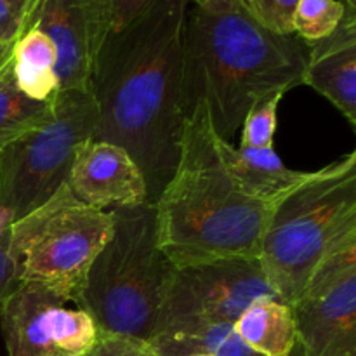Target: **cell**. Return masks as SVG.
<instances>
[{"label": "cell", "mask_w": 356, "mask_h": 356, "mask_svg": "<svg viewBox=\"0 0 356 356\" xmlns=\"http://www.w3.org/2000/svg\"><path fill=\"white\" fill-rule=\"evenodd\" d=\"M10 225L0 218V308L17 285L14 261L10 256Z\"/></svg>", "instance_id": "cb8c5ba5"}, {"label": "cell", "mask_w": 356, "mask_h": 356, "mask_svg": "<svg viewBox=\"0 0 356 356\" xmlns=\"http://www.w3.org/2000/svg\"><path fill=\"white\" fill-rule=\"evenodd\" d=\"M289 356H302V351H301V348H299V344H296L294 350H292V353Z\"/></svg>", "instance_id": "4316f807"}, {"label": "cell", "mask_w": 356, "mask_h": 356, "mask_svg": "<svg viewBox=\"0 0 356 356\" xmlns=\"http://www.w3.org/2000/svg\"><path fill=\"white\" fill-rule=\"evenodd\" d=\"M110 212L111 235L87 271L79 306L99 332L149 343L174 266L159 245L155 205Z\"/></svg>", "instance_id": "277c9868"}, {"label": "cell", "mask_w": 356, "mask_h": 356, "mask_svg": "<svg viewBox=\"0 0 356 356\" xmlns=\"http://www.w3.org/2000/svg\"><path fill=\"white\" fill-rule=\"evenodd\" d=\"M52 113L51 103H42L28 97L17 87L13 73V58L0 72V152L44 124Z\"/></svg>", "instance_id": "ac0fdd59"}, {"label": "cell", "mask_w": 356, "mask_h": 356, "mask_svg": "<svg viewBox=\"0 0 356 356\" xmlns=\"http://www.w3.org/2000/svg\"><path fill=\"white\" fill-rule=\"evenodd\" d=\"M344 13L343 0H299L292 17L294 35L306 45L323 40L339 26Z\"/></svg>", "instance_id": "d6986e66"}, {"label": "cell", "mask_w": 356, "mask_h": 356, "mask_svg": "<svg viewBox=\"0 0 356 356\" xmlns=\"http://www.w3.org/2000/svg\"><path fill=\"white\" fill-rule=\"evenodd\" d=\"M259 24L278 35H294L292 17L299 0H240Z\"/></svg>", "instance_id": "44dd1931"}, {"label": "cell", "mask_w": 356, "mask_h": 356, "mask_svg": "<svg viewBox=\"0 0 356 356\" xmlns=\"http://www.w3.org/2000/svg\"><path fill=\"white\" fill-rule=\"evenodd\" d=\"M58 51L47 35L28 26L13 44V73L17 87L28 97L51 103L59 92Z\"/></svg>", "instance_id": "2e32d148"}, {"label": "cell", "mask_w": 356, "mask_h": 356, "mask_svg": "<svg viewBox=\"0 0 356 356\" xmlns=\"http://www.w3.org/2000/svg\"><path fill=\"white\" fill-rule=\"evenodd\" d=\"M263 298L278 296L268 284L259 261L226 259L174 268L155 336L191 323H235L254 301Z\"/></svg>", "instance_id": "ba28073f"}, {"label": "cell", "mask_w": 356, "mask_h": 356, "mask_svg": "<svg viewBox=\"0 0 356 356\" xmlns=\"http://www.w3.org/2000/svg\"><path fill=\"white\" fill-rule=\"evenodd\" d=\"M188 0H153L111 30L97 56L89 92L99 118L92 139L127 149L155 204L179 159L188 118L183 38Z\"/></svg>", "instance_id": "6da1fadb"}, {"label": "cell", "mask_w": 356, "mask_h": 356, "mask_svg": "<svg viewBox=\"0 0 356 356\" xmlns=\"http://www.w3.org/2000/svg\"><path fill=\"white\" fill-rule=\"evenodd\" d=\"M113 228L110 211L90 207L58 188L45 204L10 225V256L17 284L47 289L79 305L87 271Z\"/></svg>", "instance_id": "8992f818"}, {"label": "cell", "mask_w": 356, "mask_h": 356, "mask_svg": "<svg viewBox=\"0 0 356 356\" xmlns=\"http://www.w3.org/2000/svg\"><path fill=\"white\" fill-rule=\"evenodd\" d=\"M292 315L302 356H356V235L316 266Z\"/></svg>", "instance_id": "9c48e42d"}, {"label": "cell", "mask_w": 356, "mask_h": 356, "mask_svg": "<svg viewBox=\"0 0 356 356\" xmlns=\"http://www.w3.org/2000/svg\"><path fill=\"white\" fill-rule=\"evenodd\" d=\"M302 83L329 99L356 127V10L346 9L334 33L308 45Z\"/></svg>", "instance_id": "4fadbf2b"}, {"label": "cell", "mask_w": 356, "mask_h": 356, "mask_svg": "<svg viewBox=\"0 0 356 356\" xmlns=\"http://www.w3.org/2000/svg\"><path fill=\"white\" fill-rule=\"evenodd\" d=\"M82 356H156L148 343L117 336V334L99 332L96 343Z\"/></svg>", "instance_id": "603a6c76"}, {"label": "cell", "mask_w": 356, "mask_h": 356, "mask_svg": "<svg viewBox=\"0 0 356 356\" xmlns=\"http://www.w3.org/2000/svg\"><path fill=\"white\" fill-rule=\"evenodd\" d=\"M284 94L277 92L256 101L249 113L243 118L242 145L266 148L273 146L275 132H277V113Z\"/></svg>", "instance_id": "ffe728a7"}, {"label": "cell", "mask_w": 356, "mask_h": 356, "mask_svg": "<svg viewBox=\"0 0 356 356\" xmlns=\"http://www.w3.org/2000/svg\"><path fill=\"white\" fill-rule=\"evenodd\" d=\"M10 58H13V44H6L0 40V72L9 65Z\"/></svg>", "instance_id": "484cf974"}, {"label": "cell", "mask_w": 356, "mask_h": 356, "mask_svg": "<svg viewBox=\"0 0 356 356\" xmlns=\"http://www.w3.org/2000/svg\"><path fill=\"white\" fill-rule=\"evenodd\" d=\"M38 0H0V40L14 44L30 26Z\"/></svg>", "instance_id": "7402d4cb"}, {"label": "cell", "mask_w": 356, "mask_h": 356, "mask_svg": "<svg viewBox=\"0 0 356 356\" xmlns=\"http://www.w3.org/2000/svg\"><path fill=\"white\" fill-rule=\"evenodd\" d=\"M30 24L54 42L59 90H89L97 56L113 30L110 0H38Z\"/></svg>", "instance_id": "8fae6325"}, {"label": "cell", "mask_w": 356, "mask_h": 356, "mask_svg": "<svg viewBox=\"0 0 356 356\" xmlns=\"http://www.w3.org/2000/svg\"><path fill=\"white\" fill-rule=\"evenodd\" d=\"M9 356H82L99 336L92 316L35 284H17L0 308Z\"/></svg>", "instance_id": "30bf717a"}, {"label": "cell", "mask_w": 356, "mask_h": 356, "mask_svg": "<svg viewBox=\"0 0 356 356\" xmlns=\"http://www.w3.org/2000/svg\"><path fill=\"white\" fill-rule=\"evenodd\" d=\"M355 235L356 152H351L315 170L308 183L278 202L257 261L275 294L292 306L316 266Z\"/></svg>", "instance_id": "5b68a950"}, {"label": "cell", "mask_w": 356, "mask_h": 356, "mask_svg": "<svg viewBox=\"0 0 356 356\" xmlns=\"http://www.w3.org/2000/svg\"><path fill=\"white\" fill-rule=\"evenodd\" d=\"M153 205L159 245L174 268L257 261L277 207L250 195L226 169L204 103L184 122L176 170Z\"/></svg>", "instance_id": "3957f363"}, {"label": "cell", "mask_w": 356, "mask_h": 356, "mask_svg": "<svg viewBox=\"0 0 356 356\" xmlns=\"http://www.w3.org/2000/svg\"><path fill=\"white\" fill-rule=\"evenodd\" d=\"M156 356H184L205 353L211 356H263L250 350L236 334L233 323L204 322L165 330L149 341Z\"/></svg>", "instance_id": "e0dca14e"}, {"label": "cell", "mask_w": 356, "mask_h": 356, "mask_svg": "<svg viewBox=\"0 0 356 356\" xmlns=\"http://www.w3.org/2000/svg\"><path fill=\"white\" fill-rule=\"evenodd\" d=\"M54 356H61V355H54Z\"/></svg>", "instance_id": "f546056e"}, {"label": "cell", "mask_w": 356, "mask_h": 356, "mask_svg": "<svg viewBox=\"0 0 356 356\" xmlns=\"http://www.w3.org/2000/svg\"><path fill=\"white\" fill-rule=\"evenodd\" d=\"M97 104L89 90L65 89L47 120L0 152V218L13 225L40 207L68 181L76 148L96 131Z\"/></svg>", "instance_id": "52a82bcc"}, {"label": "cell", "mask_w": 356, "mask_h": 356, "mask_svg": "<svg viewBox=\"0 0 356 356\" xmlns=\"http://www.w3.org/2000/svg\"><path fill=\"white\" fill-rule=\"evenodd\" d=\"M184 356H211V355H205V353H191V355H184Z\"/></svg>", "instance_id": "83f0119b"}, {"label": "cell", "mask_w": 356, "mask_h": 356, "mask_svg": "<svg viewBox=\"0 0 356 356\" xmlns=\"http://www.w3.org/2000/svg\"><path fill=\"white\" fill-rule=\"evenodd\" d=\"M188 2H190V3H191V2H195V0H188Z\"/></svg>", "instance_id": "f1b7e54d"}, {"label": "cell", "mask_w": 356, "mask_h": 356, "mask_svg": "<svg viewBox=\"0 0 356 356\" xmlns=\"http://www.w3.org/2000/svg\"><path fill=\"white\" fill-rule=\"evenodd\" d=\"M152 2L153 0H110L111 14H113V30L125 26Z\"/></svg>", "instance_id": "d4e9b609"}, {"label": "cell", "mask_w": 356, "mask_h": 356, "mask_svg": "<svg viewBox=\"0 0 356 356\" xmlns=\"http://www.w3.org/2000/svg\"><path fill=\"white\" fill-rule=\"evenodd\" d=\"M308 45L298 35H278L257 23L240 0H195L183 38L188 115L198 103L212 129L229 141L252 104L302 86Z\"/></svg>", "instance_id": "7a4b0ae2"}, {"label": "cell", "mask_w": 356, "mask_h": 356, "mask_svg": "<svg viewBox=\"0 0 356 356\" xmlns=\"http://www.w3.org/2000/svg\"><path fill=\"white\" fill-rule=\"evenodd\" d=\"M233 327L250 350L263 356H289L298 344L292 306L280 298L254 301Z\"/></svg>", "instance_id": "9a60e30c"}, {"label": "cell", "mask_w": 356, "mask_h": 356, "mask_svg": "<svg viewBox=\"0 0 356 356\" xmlns=\"http://www.w3.org/2000/svg\"><path fill=\"white\" fill-rule=\"evenodd\" d=\"M79 200L101 211L149 204L146 181L127 149L87 139L76 148L68 181Z\"/></svg>", "instance_id": "7c38bea8"}, {"label": "cell", "mask_w": 356, "mask_h": 356, "mask_svg": "<svg viewBox=\"0 0 356 356\" xmlns=\"http://www.w3.org/2000/svg\"><path fill=\"white\" fill-rule=\"evenodd\" d=\"M218 152L226 169L250 195L275 205L315 176L284 165L275 146L257 148L242 143L233 146L218 136Z\"/></svg>", "instance_id": "5bb4252c"}]
</instances>
